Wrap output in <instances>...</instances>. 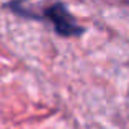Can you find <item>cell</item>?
Returning a JSON list of instances; mask_svg holds the SVG:
<instances>
[{
  "label": "cell",
  "mask_w": 129,
  "mask_h": 129,
  "mask_svg": "<svg viewBox=\"0 0 129 129\" xmlns=\"http://www.w3.org/2000/svg\"><path fill=\"white\" fill-rule=\"evenodd\" d=\"M36 20H44L46 23H49L54 33L60 38H77L85 31L79 25L75 16L69 12L67 5L62 2H54L44 7L41 15H36Z\"/></svg>",
  "instance_id": "1"
},
{
  "label": "cell",
  "mask_w": 129,
  "mask_h": 129,
  "mask_svg": "<svg viewBox=\"0 0 129 129\" xmlns=\"http://www.w3.org/2000/svg\"><path fill=\"white\" fill-rule=\"evenodd\" d=\"M16 3H23V2H26V0H15Z\"/></svg>",
  "instance_id": "2"
}]
</instances>
